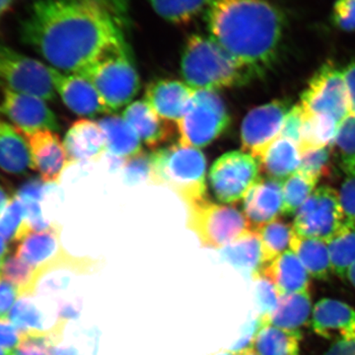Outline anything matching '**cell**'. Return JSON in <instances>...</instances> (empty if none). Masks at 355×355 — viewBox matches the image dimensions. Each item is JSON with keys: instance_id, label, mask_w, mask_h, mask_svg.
<instances>
[{"instance_id": "cell-58", "label": "cell", "mask_w": 355, "mask_h": 355, "mask_svg": "<svg viewBox=\"0 0 355 355\" xmlns=\"http://www.w3.org/2000/svg\"><path fill=\"white\" fill-rule=\"evenodd\" d=\"M2 265H3V259H0V277H1Z\"/></svg>"}, {"instance_id": "cell-14", "label": "cell", "mask_w": 355, "mask_h": 355, "mask_svg": "<svg viewBox=\"0 0 355 355\" xmlns=\"http://www.w3.org/2000/svg\"><path fill=\"white\" fill-rule=\"evenodd\" d=\"M17 130L29 147L33 170L41 175L44 183H58L64 170L71 165L60 137L55 132L48 130L35 132Z\"/></svg>"}, {"instance_id": "cell-28", "label": "cell", "mask_w": 355, "mask_h": 355, "mask_svg": "<svg viewBox=\"0 0 355 355\" xmlns=\"http://www.w3.org/2000/svg\"><path fill=\"white\" fill-rule=\"evenodd\" d=\"M301 338V331L284 330L261 323L252 349L259 355H299Z\"/></svg>"}, {"instance_id": "cell-54", "label": "cell", "mask_w": 355, "mask_h": 355, "mask_svg": "<svg viewBox=\"0 0 355 355\" xmlns=\"http://www.w3.org/2000/svg\"><path fill=\"white\" fill-rule=\"evenodd\" d=\"M345 277L349 279L350 284L355 287V263L354 265L349 266V270H347V273H345Z\"/></svg>"}, {"instance_id": "cell-26", "label": "cell", "mask_w": 355, "mask_h": 355, "mask_svg": "<svg viewBox=\"0 0 355 355\" xmlns=\"http://www.w3.org/2000/svg\"><path fill=\"white\" fill-rule=\"evenodd\" d=\"M300 161L298 146L291 140L279 137L268 147L259 162L261 171L270 179L284 182L298 171Z\"/></svg>"}, {"instance_id": "cell-38", "label": "cell", "mask_w": 355, "mask_h": 355, "mask_svg": "<svg viewBox=\"0 0 355 355\" xmlns=\"http://www.w3.org/2000/svg\"><path fill=\"white\" fill-rule=\"evenodd\" d=\"M331 150L333 146H327L303 153L297 172L317 182L321 178L330 176Z\"/></svg>"}, {"instance_id": "cell-48", "label": "cell", "mask_w": 355, "mask_h": 355, "mask_svg": "<svg viewBox=\"0 0 355 355\" xmlns=\"http://www.w3.org/2000/svg\"><path fill=\"white\" fill-rule=\"evenodd\" d=\"M349 94L350 114L355 116V60L343 70Z\"/></svg>"}, {"instance_id": "cell-51", "label": "cell", "mask_w": 355, "mask_h": 355, "mask_svg": "<svg viewBox=\"0 0 355 355\" xmlns=\"http://www.w3.org/2000/svg\"><path fill=\"white\" fill-rule=\"evenodd\" d=\"M16 0H0V23L12 9Z\"/></svg>"}, {"instance_id": "cell-17", "label": "cell", "mask_w": 355, "mask_h": 355, "mask_svg": "<svg viewBox=\"0 0 355 355\" xmlns=\"http://www.w3.org/2000/svg\"><path fill=\"white\" fill-rule=\"evenodd\" d=\"M243 202V210L252 230L275 220L282 214V182L277 180L259 179L248 191Z\"/></svg>"}, {"instance_id": "cell-24", "label": "cell", "mask_w": 355, "mask_h": 355, "mask_svg": "<svg viewBox=\"0 0 355 355\" xmlns=\"http://www.w3.org/2000/svg\"><path fill=\"white\" fill-rule=\"evenodd\" d=\"M104 132L107 151L114 158L128 161L142 153L141 140L123 116H108L97 121Z\"/></svg>"}, {"instance_id": "cell-42", "label": "cell", "mask_w": 355, "mask_h": 355, "mask_svg": "<svg viewBox=\"0 0 355 355\" xmlns=\"http://www.w3.org/2000/svg\"><path fill=\"white\" fill-rule=\"evenodd\" d=\"M347 176L340 187L338 197L345 221L343 225L355 226V173Z\"/></svg>"}, {"instance_id": "cell-32", "label": "cell", "mask_w": 355, "mask_h": 355, "mask_svg": "<svg viewBox=\"0 0 355 355\" xmlns=\"http://www.w3.org/2000/svg\"><path fill=\"white\" fill-rule=\"evenodd\" d=\"M67 322L58 319L50 331L21 334L13 355H53V347L62 342Z\"/></svg>"}, {"instance_id": "cell-30", "label": "cell", "mask_w": 355, "mask_h": 355, "mask_svg": "<svg viewBox=\"0 0 355 355\" xmlns=\"http://www.w3.org/2000/svg\"><path fill=\"white\" fill-rule=\"evenodd\" d=\"M158 16L175 25L188 24L211 6L214 0H148Z\"/></svg>"}, {"instance_id": "cell-39", "label": "cell", "mask_w": 355, "mask_h": 355, "mask_svg": "<svg viewBox=\"0 0 355 355\" xmlns=\"http://www.w3.org/2000/svg\"><path fill=\"white\" fill-rule=\"evenodd\" d=\"M36 270V268L21 260L15 254V256L8 257L3 261L1 279L17 286L19 288L20 295H22L31 286Z\"/></svg>"}, {"instance_id": "cell-21", "label": "cell", "mask_w": 355, "mask_h": 355, "mask_svg": "<svg viewBox=\"0 0 355 355\" xmlns=\"http://www.w3.org/2000/svg\"><path fill=\"white\" fill-rule=\"evenodd\" d=\"M220 258L241 272L245 279L254 280L265 263L260 235L251 229L221 249Z\"/></svg>"}, {"instance_id": "cell-44", "label": "cell", "mask_w": 355, "mask_h": 355, "mask_svg": "<svg viewBox=\"0 0 355 355\" xmlns=\"http://www.w3.org/2000/svg\"><path fill=\"white\" fill-rule=\"evenodd\" d=\"M125 177L127 181L130 183H137L142 180L148 178L150 175V156H146L141 153L137 157L125 161Z\"/></svg>"}, {"instance_id": "cell-27", "label": "cell", "mask_w": 355, "mask_h": 355, "mask_svg": "<svg viewBox=\"0 0 355 355\" xmlns=\"http://www.w3.org/2000/svg\"><path fill=\"white\" fill-rule=\"evenodd\" d=\"M289 249L298 257L310 277L320 280L329 279L333 270L326 242L302 237L294 232Z\"/></svg>"}, {"instance_id": "cell-4", "label": "cell", "mask_w": 355, "mask_h": 355, "mask_svg": "<svg viewBox=\"0 0 355 355\" xmlns=\"http://www.w3.org/2000/svg\"><path fill=\"white\" fill-rule=\"evenodd\" d=\"M205 154L179 144L159 148L150 156L149 182L170 189L186 207L207 198Z\"/></svg>"}, {"instance_id": "cell-23", "label": "cell", "mask_w": 355, "mask_h": 355, "mask_svg": "<svg viewBox=\"0 0 355 355\" xmlns=\"http://www.w3.org/2000/svg\"><path fill=\"white\" fill-rule=\"evenodd\" d=\"M312 299L310 291L280 295L279 304L270 315L260 316L261 323L272 324L277 328L292 331H301L312 317Z\"/></svg>"}, {"instance_id": "cell-37", "label": "cell", "mask_w": 355, "mask_h": 355, "mask_svg": "<svg viewBox=\"0 0 355 355\" xmlns=\"http://www.w3.org/2000/svg\"><path fill=\"white\" fill-rule=\"evenodd\" d=\"M333 148L345 174L355 173V116L349 114L340 123Z\"/></svg>"}, {"instance_id": "cell-25", "label": "cell", "mask_w": 355, "mask_h": 355, "mask_svg": "<svg viewBox=\"0 0 355 355\" xmlns=\"http://www.w3.org/2000/svg\"><path fill=\"white\" fill-rule=\"evenodd\" d=\"M0 169L12 175H22L32 169L27 142L14 125L0 119Z\"/></svg>"}, {"instance_id": "cell-20", "label": "cell", "mask_w": 355, "mask_h": 355, "mask_svg": "<svg viewBox=\"0 0 355 355\" xmlns=\"http://www.w3.org/2000/svg\"><path fill=\"white\" fill-rule=\"evenodd\" d=\"M65 151L71 164L99 160L107 151V141L99 123L79 120L67 130L64 140Z\"/></svg>"}, {"instance_id": "cell-40", "label": "cell", "mask_w": 355, "mask_h": 355, "mask_svg": "<svg viewBox=\"0 0 355 355\" xmlns=\"http://www.w3.org/2000/svg\"><path fill=\"white\" fill-rule=\"evenodd\" d=\"M254 282V298H256L257 305L260 311V316L270 315L277 308L279 304V293L277 287L266 279L263 273H260Z\"/></svg>"}, {"instance_id": "cell-52", "label": "cell", "mask_w": 355, "mask_h": 355, "mask_svg": "<svg viewBox=\"0 0 355 355\" xmlns=\"http://www.w3.org/2000/svg\"><path fill=\"white\" fill-rule=\"evenodd\" d=\"M8 252V242L0 235V259H3Z\"/></svg>"}, {"instance_id": "cell-36", "label": "cell", "mask_w": 355, "mask_h": 355, "mask_svg": "<svg viewBox=\"0 0 355 355\" xmlns=\"http://www.w3.org/2000/svg\"><path fill=\"white\" fill-rule=\"evenodd\" d=\"M31 232L25 222L22 202L14 196L9 198L6 207L0 212V235L7 242L21 241Z\"/></svg>"}, {"instance_id": "cell-13", "label": "cell", "mask_w": 355, "mask_h": 355, "mask_svg": "<svg viewBox=\"0 0 355 355\" xmlns=\"http://www.w3.org/2000/svg\"><path fill=\"white\" fill-rule=\"evenodd\" d=\"M0 114L24 132L60 130L57 116L41 98L14 91L0 81Z\"/></svg>"}, {"instance_id": "cell-53", "label": "cell", "mask_w": 355, "mask_h": 355, "mask_svg": "<svg viewBox=\"0 0 355 355\" xmlns=\"http://www.w3.org/2000/svg\"><path fill=\"white\" fill-rule=\"evenodd\" d=\"M8 200V196L6 195V193L4 191L3 189L0 187V212H1L4 207H6Z\"/></svg>"}, {"instance_id": "cell-43", "label": "cell", "mask_w": 355, "mask_h": 355, "mask_svg": "<svg viewBox=\"0 0 355 355\" xmlns=\"http://www.w3.org/2000/svg\"><path fill=\"white\" fill-rule=\"evenodd\" d=\"M303 121H304V110L300 104L295 105L289 110L284 125H282L280 137L294 142L298 146L300 144L301 130H302Z\"/></svg>"}, {"instance_id": "cell-1", "label": "cell", "mask_w": 355, "mask_h": 355, "mask_svg": "<svg viewBox=\"0 0 355 355\" xmlns=\"http://www.w3.org/2000/svg\"><path fill=\"white\" fill-rule=\"evenodd\" d=\"M128 6L108 0H36L21 22V40L58 71L85 76L128 46Z\"/></svg>"}, {"instance_id": "cell-6", "label": "cell", "mask_w": 355, "mask_h": 355, "mask_svg": "<svg viewBox=\"0 0 355 355\" xmlns=\"http://www.w3.org/2000/svg\"><path fill=\"white\" fill-rule=\"evenodd\" d=\"M83 77L94 85L110 113L128 106L140 89L128 46L102 58Z\"/></svg>"}, {"instance_id": "cell-57", "label": "cell", "mask_w": 355, "mask_h": 355, "mask_svg": "<svg viewBox=\"0 0 355 355\" xmlns=\"http://www.w3.org/2000/svg\"><path fill=\"white\" fill-rule=\"evenodd\" d=\"M0 355H13V352H10V350H6L1 349L0 347Z\"/></svg>"}, {"instance_id": "cell-46", "label": "cell", "mask_w": 355, "mask_h": 355, "mask_svg": "<svg viewBox=\"0 0 355 355\" xmlns=\"http://www.w3.org/2000/svg\"><path fill=\"white\" fill-rule=\"evenodd\" d=\"M21 333L8 318L0 319V347L14 352L19 345Z\"/></svg>"}, {"instance_id": "cell-55", "label": "cell", "mask_w": 355, "mask_h": 355, "mask_svg": "<svg viewBox=\"0 0 355 355\" xmlns=\"http://www.w3.org/2000/svg\"><path fill=\"white\" fill-rule=\"evenodd\" d=\"M210 355H237V354L230 349H221Z\"/></svg>"}, {"instance_id": "cell-11", "label": "cell", "mask_w": 355, "mask_h": 355, "mask_svg": "<svg viewBox=\"0 0 355 355\" xmlns=\"http://www.w3.org/2000/svg\"><path fill=\"white\" fill-rule=\"evenodd\" d=\"M301 106L308 113L333 116L338 123L350 114L349 94L343 70L326 62L311 77L301 96Z\"/></svg>"}, {"instance_id": "cell-18", "label": "cell", "mask_w": 355, "mask_h": 355, "mask_svg": "<svg viewBox=\"0 0 355 355\" xmlns=\"http://www.w3.org/2000/svg\"><path fill=\"white\" fill-rule=\"evenodd\" d=\"M195 93L196 89L188 84L161 79L148 84L146 101L159 116L177 123L186 113Z\"/></svg>"}, {"instance_id": "cell-10", "label": "cell", "mask_w": 355, "mask_h": 355, "mask_svg": "<svg viewBox=\"0 0 355 355\" xmlns=\"http://www.w3.org/2000/svg\"><path fill=\"white\" fill-rule=\"evenodd\" d=\"M343 214L335 189L320 187L298 209L294 217L296 234L328 243L343 228Z\"/></svg>"}, {"instance_id": "cell-16", "label": "cell", "mask_w": 355, "mask_h": 355, "mask_svg": "<svg viewBox=\"0 0 355 355\" xmlns=\"http://www.w3.org/2000/svg\"><path fill=\"white\" fill-rule=\"evenodd\" d=\"M53 79L58 94L74 114L94 118L110 113L94 85L85 77L64 74L53 67Z\"/></svg>"}, {"instance_id": "cell-7", "label": "cell", "mask_w": 355, "mask_h": 355, "mask_svg": "<svg viewBox=\"0 0 355 355\" xmlns=\"http://www.w3.org/2000/svg\"><path fill=\"white\" fill-rule=\"evenodd\" d=\"M231 118L216 91L196 90L184 116L177 121L179 144L202 148L227 130Z\"/></svg>"}, {"instance_id": "cell-56", "label": "cell", "mask_w": 355, "mask_h": 355, "mask_svg": "<svg viewBox=\"0 0 355 355\" xmlns=\"http://www.w3.org/2000/svg\"><path fill=\"white\" fill-rule=\"evenodd\" d=\"M237 355H259L253 349H248L238 352Z\"/></svg>"}, {"instance_id": "cell-19", "label": "cell", "mask_w": 355, "mask_h": 355, "mask_svg": "<svg viewBox=\"0 0 355 355\" xmlns=\"http://www.w3.org/2000/svg\"><path fill=\"white\" fill-rule=\"evenodd\" d=\"M123 118L137 133L140 140L151 149L157 150L176 133L171 121L159 116L146 101L139 100L128 105Z\"/></svg>"}, {"instance_id": "cell-8", "label": "cell", "mask_w": 355, "mask_h": 355, "mask_svg": "<svg viewBox=\"0 0 355 355\" xmlns=\"http://www.w3.org/2000/svg\"><path fill=\"white\" fill-rule=\"evenodd\" d=\"M0 81L23 94L51 101L55 97L53 67L0 44Z\"/></svg>"}, {"instance_id": "cell-33", "label": "cell", "mask_w": 355, "mask_h": 355, "mask_svg": "<svg viewBox=\"0 0 355 355\" xmlns=\"http://www.w3.org/2000/svg\"><path fill=\"white\" fill-rule=\"evenodd\" d=\"M256 231L260 235L265 263H270L287 251L294 233L292 226L277 218L268 222Z\"/></svg>"}, {"instance_id": "cell-47", "label": "cell", "mask_w": 355, "mask_h": 355, "mask_svg": "<svg viewBox=\"0 0 355 355\" xmlns=\"http://www.w3.org/2000/svg\"><path fill=\"white\" fill-rule=\"evenodd\" d=\"M19 295L20 291L17 286L0 277V319L8 316Z\"/></svg>"}, {"instance_id": "cell-34", "label": "cell", "mask_w": 355, "mask_h": 355, "mask_svg": "<svg viewBox=\"0 0 355 355\" xmlns=\"http://www.w3.org/2000/svg\"><path fill=\"white\" fill-rule=\"evenodd\" d=\"M327 244L331 270L338 277H345L349 266L355 263V226L343 225Z\"/></svg>"}, {"instance_id": "cell-22", "label": "cell", "mask_w": 355, "mask_h": 355, "mask_svg": "<svg viewBox=\"0 0 355 355\" xmlns=\"http://www.w3.org/2000/svg\"><path fill=\"white\" fill-rule=\"evenodd\" d=\"M261 273L275 284L279 295L310 291V275L291 249L268 263Z\"/></svg>"}, {"instance_id": "cell-35", "label": "cell", "mask_w": 355, "mask_h": 355, "mask_svg": "<svg viewBox=\"0 0 355 355\" xmlns=\"http://www.w3.org/2000/svg\"><path fill=\"white\" fill-rule=\"evenodd\" d=\"M317 181L296 172L287 178L282 184V214L286 216H295L298 209L304 205L306 200L314 193Z\"/></svg>"}, {"instance_id": "cell-5", "label": "cell", "mask_w": 355, "mask_h": 355, "mask_svg": "<svg viewBox=\"0 0 355 355\" xmlns=\"http://www.w3.org/2000/svg\"><path fill=\"white\" fill-rule=\"evenodd\" d=\"M187 207V227L203 248L221 250L251 230L246 216L231 205H217L205 198Z\"/></svg>"}, {"instance_id": "cell-49", "label": "cell", "mask_w": 355, "mask_h": 355, "mask_svg": "<svg viewBox=\"0 0 355 355\" xmlns=\"http://www.w3.org/2000/svg\"><path fill=\"white\" fill-rule=\"evenodd\" d=\"M323 355H355V338L334 343Z\"/></svg>"}, {"instance_id": "cell-45", "label": "cell", "mask_w": 355, "mask_h": 355, "mask_svg": "<svg viewBox=\"0 0 355 355\" xmlns=\"http://www.w3.org/2000/svg\"><path fill=\"white\" fill-rule=\"evenodd\" d=\"M261 326V321L260 316L257 318H250L249 320L243 326L241 334H240L239 338L236 340L234 345L230 347L232 352H243V350L252 349L254 338L260 330Z\"/></svg>"}, {"instance_id": "cell-31", "label": "cell", "mask_w": 355, "mask_h": 355, "mask_svg": "<svg viewBox=\"0 0 355 355\" xmlns=\"http://www.w3.org/2000/svg\"><path fill=\"white\" fill-rule=\"evenodd\" d=\"M7 318L21 334L50 331L46 327V312L36 296H21Z\"/></svg>"}, {"instance_id": "cell-15", "label": "cell", "mask_w": 355, "mask_h": 355, "mask_svg": "<svg viewBox=\"0 0 355 355\" xmlns=\"http://www.w3.org/2000/svg\"><path fill=\"white\" fill-rule=\"evenodd\" d=\"M311 326L316 335L335 343L354 338L355 310L336 299H320L313 308Z\"/></svg>"}, {"instance_id": "cell-29", "label": "cell", "mask_w": 355, "mask_h": 355, "mask_svg": "<svg viewBox=\"0 0 355 355\" xmlns=\"http://www.w3.org/2000/svg\"><path fill=\"white\" fill-rule=\"evenodd\" d=\"M338 127L340 123L329 114L308 113L304 111V121L299 144L301 155L313 149L333 146Z\"/></svg>"}, {"instance_id": "cell-3", "label": "cell", "mask_w": 355, "mask_h": 355, "mask_svg": "<svg viewBox=\"0 0 355 355\" xmlns=\"http://www.w3.org/2000/svg\"><path fill=\"white\" fill-rule=\"evenodd\" d=\"M181 74L190 87L211 91L244 85L254 77L214 40L198 34L184 44Z\"/></svg>"}, {"instance_id": "cell-2", "label": "cell", "mask_w": 355, "mask_h": 355, "mask_svg": "<svg viewBox=\"0 0 355 355\" xmlns=\"http://www.w3.org/2000/svg\"><path fill=\"white\" fill-rule=\"evenodd\" d=\"M207 23L210 38L254 76L277 60L286 27L282 11L268 0H214Z\"/></svg>"}, {"instance_id": "cell-41", "label": "cell", "mask_w": 355, "mask_h": 355, "mask_svg": "<svg viewBox=\"0 0 355 355\" xmlns=\"http://www.w3.org/2000/svg\"><path fill=\"white\" fill-rule=\"evenodd\" d=\"M331 24L343 32H355V0H336L331 9Z\"/></svg>"}, {"instance_id": "cell-50", "label": "cell", "mask_w": 355, "mask_h": 355, "mask_svg": "<svg viewBox=\"0 0 355 355\" xmlns=\"http://www.w3.org/2000/svg\"><path fill=\"white\" fill-rule=\"evenodd\" d=\"M53 355H80L76 347L70 345H55L53 349Z\"/></svg>"}, {"instance_id": "cell-12", "label": "cell", "mask_w": 355, "mask_h": 355, "mask_svg": "<svg viewBox=\"0 0 355 355\" xmlns=\"http://www.w3.org/2000/svg\"><path fill=\"white\" fill-rule=\"evenodd\" d=\"M289 110L288 102L284 100H275L251 110L241 125L243 151L260 160L280 137Z\"/></svg>"}, {"instance_id": "cell-9", "label": "cell", "mask_w": 355, "mask_h": 355, "mask_svg": "<svg viewBox=\"0 0 355 355\" xmlns=\"http://www.w3.org/2000/svg\"><path fill=\"white\" fill-rule=\"evenodd\" d=\"M260 162L251 154L230 151L216 159L210 168V188L218 202L235 203L260 179Z\"/></svg>"}]
</instances>
